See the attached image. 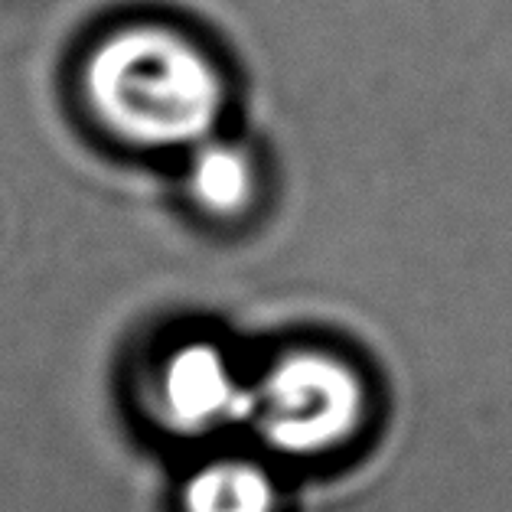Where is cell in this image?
Here are the masks:
<instances>
[{
	"mask_svg": "<svg viewBox=\"0 0 512 512\" xmlns=\"http://www.w3.org/2000/svg\"><path fill=\"white\" fill-rule=\"evenodd\" d=\"M151 402L173 434H212L222 424L245 421L248 382L239 379L219 346L193 340L160 362Z\"/></svg>",
	"mask_w": 512,
	"mask_h": 512,
	"instance_id": "3957f363",
	"label": "cell"
},
{
	"mask_svg": "<svg viewBox=\"0 0 512 512\" xmlns=\"http://www.w3.org/2000/svg\"><path fill=\"white\" fill-rule=\"evenodd\" d=\"M186 186L212 216H239L255 203L258 173L248 151L226 141H203L193 147Z\"/></svg>",
	"mask_w": 512,
	"mask_h": 512,
	"instance_id": "5b68a950",
	"label": "cell"
},
{
	"mask_svg": "<svg viewBox=\"0 0 512 512\" xmlns=\"http://www.w3.org/2000/svg\"><path fill=\"white\" fill-rule=\"evenodd\" d=\"M369 411L366 382L330 349H294L248 385L245 424L284 457H323L359 434Z\"/></svg>",
	"mask_w": 512,
	"mask_h": 512,
	"instance_id": "7a4b0ae2",
	"label": "cell"
},
{
	"mask_svg": "<svg viewBox=\"0 0 512 512\" xmlns=\"http://www.w3.org/2000/svg\"><path fill=\"white\" fill-rule=\"evenodd\" d=\"M183 512H278V490L255 460L222 457L186 480Z\"/></svg>",
	"mask_w": 512,
	"mask_h": 512,
	"instance_id": "277c9868",
	"label": "cell"
},
{
	"mask_svg": "<svg viewBox=\"0 0 512 512\" xmlns=\"http://www.w3.org/2000/svg\"><path fill=\"white\" fill-rule=\"evenodd\" d=\"M79 92L115 141L141 151L209 141L229 102L212 49L164 17H128L98 33L79 62Z\"/></svg>",
	"mask_w": 512,
	"mask_h": 512,
	"instance_id": "6da1fadb",
	"label": "cell"
}]
</instances>
